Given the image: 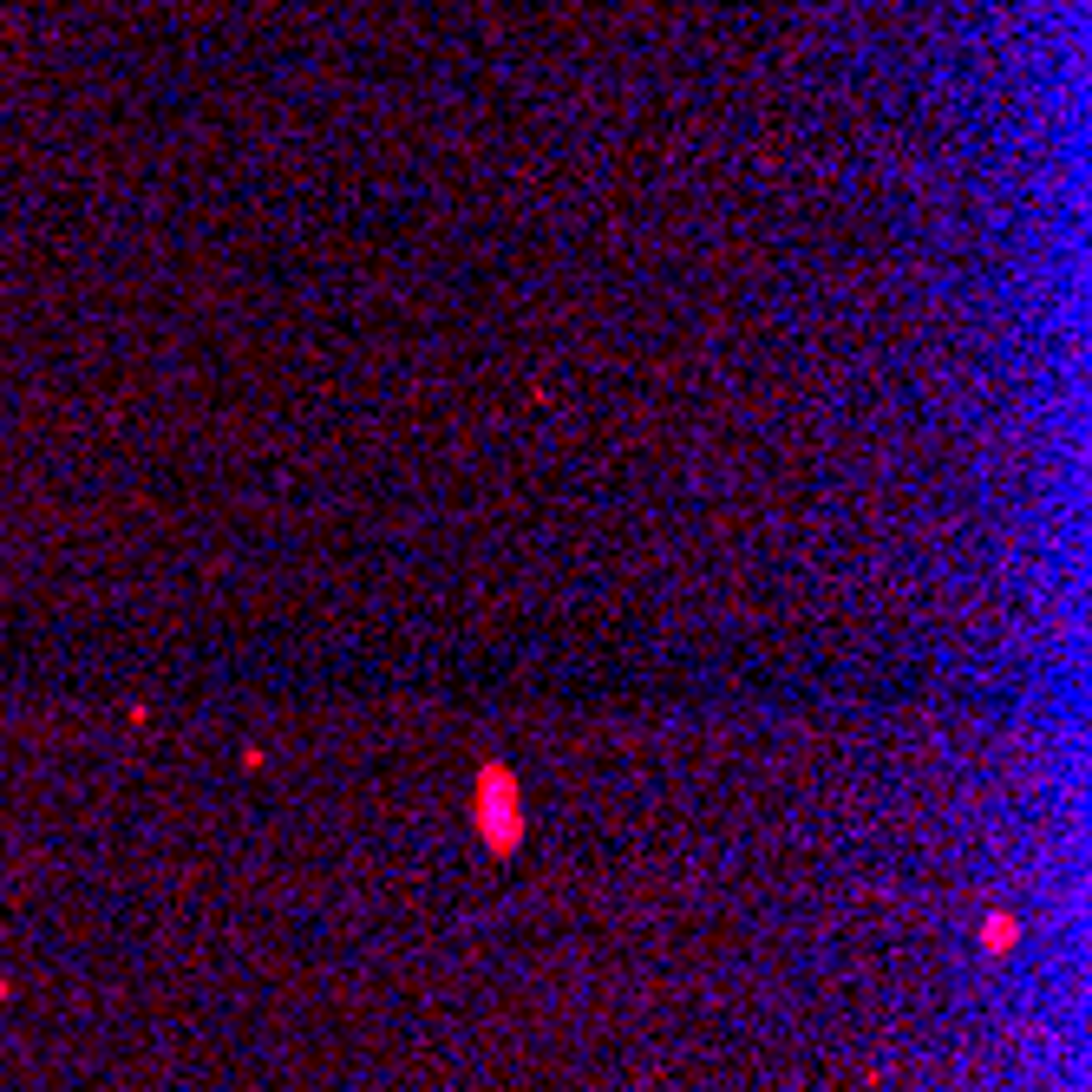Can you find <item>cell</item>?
<instances>
[{"label": "cell", "mask_w": 1092, "mask_h": 1092, "mask_svg": "<svg viewBox=\"0 0 1092 1092\" xmlns=\"http://www.w3.org/2000/svg\"><path fill=\"white\" fill-rule=\"evenodd\" d=\"M1014 942H1021L1014 909H988V923H982V949H988V955H1008Z\"/></svg>", "instance_id": "2"}, {"label": "cell", "mask_w": 1092, "mask_h": 1092, "mask_svg": "<svg viewBox=\"0 0 1092 1092\" xmlns=\"http://www.w3.org/2000/svg\"><path fill=\"white\" fill-rule=\"evenodd\" d=\"M471 818H478V838H485L491 858H517V850H523L530 818H523L517 772H511L504 759H491L485 772H478V791H471Z\"/></svg>", "instance_id": "1"}]
</instances>
